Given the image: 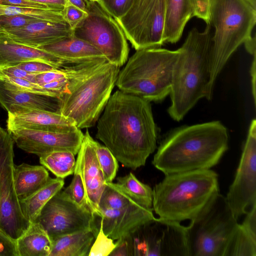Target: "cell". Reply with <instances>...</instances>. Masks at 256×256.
Here are the masks:
<instances>
[{
    "label": "cell",
    "instance_id": "cell-1",
    "mask_svg": "<svg viewBox=\"0 0 256 256\" xmlns=\"http://www.w3.org/2000/svg\"><path fill=\"white\" fill-rule=\"evenodd\" d=\"M98 120L96 138L117 160L135 170L156 148L157 128L150 102L120 90L111 94Z\"/></svg>",
    "mask_w": 256,
    "mask_h": 256
},
{
    "label": "cell",
    "instance_id": "cell-2",
    "mask_svg": "<svg viewBox=\"0 0 256 256\" xmlns=\"http://www.w3.org/2000/svg\"><path fill=\"white\" fill-rule=\"evenodd\" d=\"M228 146L227 128L219 121L182 126L162 142L152 163L164 175L210 169Z\"/></svg>",
    "mask_w": 256,
    "mask_h": 256
},
{
    "label": "cell",
    "instance_id": "cell-3",
    "mask_svg": "<svg viewBox=\"0 0 256 256\" xmlns=\"http://www.w3.org/2000/svg\"><path fill=\"white\" fill-rule=\"evenodd\" d=\"M67 89L59 112L80 128L94 126L116 85L120 67L106 58L69 66Z\"/></svg>",
    "mask_w": 256,
    "mask_h": 256
},
{
    "label": "cell",
    "instance_id": "cell-4",
    "mask_svg": "<svg viewBox=\"0 0 256 256\" xmlns=\"http://www.w3.org/2000/svg\"><path fill=\"white\" fill-rule=\"evenodd\" d=\"M211 24L200 32L193 28L179 48L173 70L171 104L168 110L174 120H181L202 98L210 100Z\"/></svg>",
    "mask_w": 256,
    "mask_h": 256
},
{
    "label": "cell",
    "instance_id": "cell-5",
    "mask_svg": "<svg viewBox=\"0 0 256 256\" xmlns=\"http://www.w3.org/2000/svg\"><path fill=\"white\" fill-rule=\"evenodd\" d=\"M218 180L211 169L165 175L152 188V210L161 218L180 223L191 220L220 193Z\"/></svg>",
    "mask_w": 256,
    "mask_h": 256
},
{
    "label": "cell",
    "instance_id": "cell-6",
    "mask_svg": "<svg viewBox=\"0 0 256 256\" xmlns=\"http://www.w3.org/2000/svg\"><path fill=\"white\" fill-rule=\"evenodd\" d=\"M210 24L214 28L212 37L210 88L228 60L242 44L252 37L256 8L246 0H210Z\"/></svg>",
    "mask_w": 256,
    "mask_h": 256
},
{
    "label": "cell",
    "instance_id": "cell-7",
    "mask_svg": "<svg viewBox=\"0 0 256 256\" xmlns=\"http://www.w3.org/2000/svg\"><path fill=\"white\" fill-rule=\"evenodd\" d=\"M179 54V48L137 50L120 71L116 85L119 90L150 102H162L170 92L174 67Z\"/></svg>",
    "mask_w": 256,
    "mask_h": 256
},
{
    "label": "cell",
    "instance_id": "cell-8",
    "mask_svg": "<svg viewBox=\"0 0 256 256\" xmlns=\"http://www.w3.org/2000/svg\"><path fill=\"white\" fill-rule=\"evenodd\" d=\"M186 226L188 256H224L238 223L220 193Z\"/></svg>",
    "mask_w": 256,
    "mask_h": 256
},
{
    "label": "cell",
    "instance_id": "cell-9",
    "mask_svg": "<svg viewBox=\"0 0 256 256\" xmlns=\"http://www.w3.org/2000/svg\"><path fill=\"white\" fill-rule=\"evenodd\" d=\"M86 12L73 30V35L94 46L108 62L122 66L127 61L129 48L120 25L98 2L86 0Z\"/></svg>",
    "mask_w": 256,
    "mask_h": 256
},
{
    "label": "cell",
    "instance_id": "cell-10",
    "mask_svg": "<svg viewBox=\"0 0 256 256\" xmlns=\"http://www.w3.org/2000/svg\"><path fill=\"white\" fill-rule=\"evenodd\" d=\"M166 0H132L126 12L116 19L136 50L160 48Z\"/></svg>",
    "mask_w": 256,
    "mask_h": 256
},
{
    "label": "cell",
    "instance_id": "cell-11",
    "mask_svg": "<svg viewBox=\"0 0 256 256\" xmlns=\"http://www.w3.org/2000/svg\"><path fill=\"white\" fill-rule=\"evenodd\" d=\"M14 140L0 126V230L16 241L30 222L24 216L14 186Z\"/></svg>",
    "mask_w": 256,
    "mask_h": 256
},
{
    "label": "cell",
    "instance_id": "cell-12",
    "mask_svg": "<svg viewBox=\"0 0 256 256\" xmlns=\"http://www.w3.org/2000/svg\"><path fill=\"white\" fill-rule=\"evenodd\" d=\"M96 216L88 208L82 207L60 190L44 205L35 222L40 224L51 238L90 230L96 235L99 228Z\"/></svg>",
    "mask_w": 256,
    "mask_h": 256
},
{
    "label": "cell",
    "instance_id": "cell-13",
    "mask_svg": "<svg viewBox=\"0 0 256 256\" xmlns=\"http://www.w3.org/2000/svg\"><path fill=\"white\" fill-rule=\"evenodd\" d=\"M135 233L136 255L188 256L186 226L180 222L155 218Z\"/></svg>",
    "mask_w": 256,
    "mask_h": 256
},
{
    "label": "cell",
    "instance_id": "cell-14",
    "mask_svg": "<svg viewBox=\"0 0 256 256\" xmlns=\"http://www.w3.org/2000/svg\"><path fill=\"white\" fill-rule=\"evenodd\" d=\"M226 200L235 218L244 215L256 204V120L250 126L240 162Z\"/></svg>",
    "mask_w": 256,
    "mask_h": 256
},
{
    "label": "cell",
    "instance_id": "cell-15",
    "mask_svg": "<svg viewBox=\"0 0 256 256\" xmlns=\"http://www.w3.org/2000/svg\"><path fill=\"white\" fill-rule=\"evenodd\" d=\"M8 132L19 148L39 157L59 150L69 151L76 155L80 148L84 134L77 127L66 132L22 128Z\"/></svg>",
    "mask_w": 256,
    "mask_h": 256
},
{
    "label": "cell",
    "instance_id": "cell-16",
    "mask_svg": "<svg viewBox=\"0 0 256 256\" xmlns=\"http://www.w3.org/2000/svg\"><path fill=\"white\" fill-rule=\"evenodd\" d=\"M92 138L86 130L78 153L74 174H78L82 178L88 208L94 215L100 217V202L106 182L92 143Z\"/></svg>",
    "mask_w": 256,
    "mask_h": 256
},
{
    "label": "cell",
    "instance_id": "cell-17",
    "mask_svg": "<svg viewBox=\"0 0 256 256\" xmlns=\"http://www.w3.org/2000/svg\"><path fill=\"white\" fill-rule=\"evenodd\" d=\"M7 130L28 129L47 132H66L76 126L72 120L59 112L12 104L6 110Z\"/></svg>",
    "mask_w": 256,
    "mask_h": 256
},
{
    "label": "cell",
    "instance_id": "cell-18",
    "mask_svg": "<svg viewBox=\"0 0 256 256\" xmlns=\"http://www.w3.org/2000/svg\"><path fill=\"white\" fill-rule=\"evenodd\" d=\"M100 209L103 231L114 240L130 236L142 226L155 218L152 209L142 206L117 209Z\"/></svg>",
    "mask_w": 256,
    "mask_h": 256
},
{
    "label": "cell",
    "instance_id": "cell-19",
    "mask_svg": "<svg viewBox=\"0 0 256 256\" xmlns=\"http://www.w3.org/2000/svg\"><path fill=\"white\" fill-rule=\"evenodd\" d=\"M4 33L16 42L38 48L72 36L73 30L66 23L37 20Z\"/></svg>",
    "mask_w": 256,
    "mask_h": 256
},
{
    "label": "cell",
    "instance_id": "cell-20",
    "mask_svg": "<svg viewBox=\"0 0 256 256\" xmlns=\"http://www.w3.org/2000/svg\"><path fill=\"white\" fill-rule=\"evenodd\" d=\"M34 60L45 62L56 68L67 64L64 60L52 54L16 42L5 33L0 34V68Z\"/></svg>",
    "mask_w": 256,
    "mask_h": 256
},
{
    "label": "cell",
    "instance_id": "cell-21",
    "mask_svg": "<svg viewBox=\"0 0 256 256\" xmlns=\"http://www.w3.org/2000/svg\"><path fill=\"white\" fill-rule=\"evenodd\" d=\"M38 48L56 55L67 64H80L106 58L94 46L73 34Z\"/></svg>",
    "mask_w": 256,
    "mask_h": 256
},
{
    "label": "cell",
    "instance_id": "cell-22",
    "mask_svg": "<svg viewBox=\"0 0 256 256\" xmlns=\"http://www.w3.org/2000/svg\"><path fill=\"white\" fill-rule=\"evenodd\" d=\"M60 100L48 96L18 90L0 80V104L6 110L12 104L59 112Z\"/></svg>",
    "mask_w": 256,
    "mask_h": 256
},
{
    "label": "cell",
    "instance_id": "cell-23",
    "mask_svg": "<svg viewBox=\"0 0 256 256\" xmlns=\"http://www.w3.org/2000/svg\"><path fill=\"white\" fill-rule=\"evenodd\" d=\"M192 0H166L163 41L174 44L182 37L184 27L193 16Z\"/></svg>",
    "mask_w": 256,
    "mask_h": 256
},
{
    "label": "cell",
    "instance_id": "cell-24",
    "mask_svg": "<svg viewBox=\"0 0 256 256\" xmlns=\"http://www.w3.org/2000/svg\"><path fill=\"white\" fill-rule=\"evenodd\" d=\"M14 178L17 196L19 200H22L42 187L50 177L43 166L22 163L14 164Z\"/></svg>",
    "mask_w": 256,
    "mask_h": 256
},
{
    "label": "cell",
    "instance_id": "cell-25",
    "mask_svg": "<svg viewBox=\"0 0 256 256\" xmlns=\"http://www.w3.org/2000/svg\"><path fill=\"white\" fill-rule=\"evenodd\" d=\"M96 236L94 232L85 230L51 238L49 256H88Z\"/></svg>",
    "mask_w": 256,
    "mask_h": 256
},
{
    "label": "cell",
    "instance_id": "cell-26",
    "mask_svg": "<svg viewBox=\"0 0 256 256\" xmlns=\"http://www.w3.org/2000/svg\"><path fill=\"white\" fill-rule=\"evenodd\" d=\"M16 243L18 256H49L52 240L41 225L34 222Z\"/></svg>",
    "mask_w": 256,
    "mask_h": 256
},
{
    "label": "cell",
    "instance_id": "cell-27",
    "mask_svg": "<svg viewBox=\"0 0 256 256\" xmlns=\"http://www.w3.org/2000/svg\"><path fill=\"white\" fill-rule=\"evenodd\" d=\"M64 178H50L42 187L28 196L20 200L22 212L30 222H34L42 208L58 192L62 190Z\"/></svg>",
    "mask_w": 256,
    "mask_h": 256
},
{
    "label": "cell",
    "instance_id": "cell-28",
    "mask_svg": "<svg viewBox=\"0 0 256 256\" xmlns=\"http://www.w3.org/2000/svg\"><path fill=\"white\" fill-rule=\"evenodd\" d=\"M74 156L69 151H55L40 156V162L56 178H64L74 172Z\"/></svg>",
    "mask_w": 256,
    "mask_h": 256
},
{
    "label": "cell",
    "instance_id": "cell-29",
    "mask_svg": "<svg viewBox=\"0 0 256 256\" xmlns=\"http://www.w3.org/2000/svg\"><path fill=\"white\" fill-rule=\"evenodd\" d=\"M118 185L142 206L152 209L153 191L151 187L140 181L132 172L116 178Z\"/></svg>",
    "mask_w": 256,
    "mask_h": 256
},
{
    "label": "cell",
    "instance_id": "cell-30",
    "mask_svg": "<svg viewBox=\"0 0 256 256\" xmlns=\"http://www.w3.org/2000/svg\"><path fill=\"white\" fill-rule=\"evenodd\" d=\"M224 256H256V237L238 224Z\"/></svg>",
    "mask_w": 256,
    "mask_h": 256
},
{
    "label": "cell",
    "instance_id": "cell-31",
    "mask_svg": "<svg viewBox=\"0 0 256 256\" xmlns=\"http://www.w3.org/2000/svg\"><path fill=\"white\" fill-rule=\"evenodd\" d=\"M22 14L39 20L66 23L62 10L50 8L16 7L0 4V16Z\"/></svg>",
    "mask_w": 256,
    "mask_h": 256
},
{
    "label": "cell",
    "instance_id": "cell-32",
    "mask_svg": "<svg viewBox=\"0 0 256 256\" xmlns=\"http://www.w3.org/2000/svg\"><path fill=\"white\" fill-rule=\"evenodd\" d=\"M92 143L106 182H112L117 173L118 161L106 146L93 138Z\"/></svg>",
    "mask_w": 256,
    "mask_h": 256
},
{
    "label": "cell",
    "instance_id": "cell-33",
    "mask_svg": "<svg viewBox=\"0 0 256 256\" xmlns=\"http://www.w3.org/2000/svg\"><path fill=\"white\" fill-rule=\"evenodd\" d=\"M116 246V242L114 243L112 239L104 233L100 222L98 233L90 247L88 256H110Z\"/></svg>",
    "mask_w": 256,
    "mask_h": 256
},
{
    "label": "cell",
    "instance_id": "cell-34",
    "mask_svg": "<svg viewBox=\"0 0 256 256\" xmlns=\"http://www.w3.org/2000/svg\"><path fill=\"white\" fill-rule=\"evenodd\" d=\"M0 80L6 85L18 90L54 97L50 92L40 85L24 79L0 76Z\"/></svg>",
    "mask_w": 256,
    "mask_h": 256
},
{
    "label": "cell",
    "instance_id": "cell-35",
    "mask_svg": "<svg viewBox=\"0 0 256 256\" xmlns=\"http://www.w3.org/2000/svg\"><path fill=\"white\" fill-rule=\"evenodd\" d=\"M64 191L78 205L82 207L88 208L86 200L84 186L78 174H74L70 184L64 190Z\"/></svg>",
    "mask_w": 256,
    "mask_h": 256
},
{
    "label": "cell",
    "instance_id": "cell-36",
    "mask_svg": "<svg viewBox=\"0 0 256 256\" xmlns=\"http://www.w3.org/2000/svg\"><path fill=\"white\" fill-rule=\"evenodd\" d=\"M37 20L39 19L22 14L1 15L0 27L4 31L18 28Z\"/></svg>",
    "mask_w": 256,
    "mask_h": 256
},
{
    "label": "cell",
    "instance_id": "cell-37",
    "mask_svg": "<svg viewBox=\"0 0 256 256\" xmlns=\"http://www.w3.org/2000/svg\"><path fill=\"white\" fill-rule=\"evenodd\" d=\"M132 0H100L98 2L106 12L118 19L128 10Z\"/></svg>",
    "mask_w": 256,
    "mask_h": 256
},
{
    "label": "cell",
    "instance_id": "cell-38",
    "mask_svg": "<svg viewBox=\"0 0 256 256\" xmlns=\"http://www.w3.org/2000/svg\"><path fill=\"white\" fill-rule=\"evenodd\" d=\"M62 12L64 20L72 30L88 15L86 12L67 1Z\"/></svg>",
    "mask_w": 256,
    "mask_h": 256
},
{
    "label": "cell",
    "instance_id": "cell-39",
    "mask_svg": "<svg viewBox=\"0 0 256 256\" xmlns=\"http://www.w3.org/2000/svg\"><path fill=\"white\" fill-rule=\"evenodd\" d=\"M69 72V66L56 68L36 75V83L40 86L56 80L67 76Z\"/></svg>",
    "mask_w": 256,
    "mask_h": 256
},
{
    "label": "cell",
    "instance_id": "cell-40",
    "mask_svg": "<svg viewBox=\"0 0 256 256\" xmlns=\"http://www.w3.org/2000/svg\"><path fill=\"white\" fill-rule=\"evenodd\" d=\"M14 66L36 74L58 68L46 63L35 60L22 62Z\"/></svg>",
    "mask_w": 256,
    "mask_h": 256
},
{
    "label": "cell",
    "instance_id": "cell-41",
    "mask_svg": "<svg viewBox=\"0 0 256 256\" xmlns=\"http://www.w3.org/2000/svg\"><path fill=\"white\" fill-rule=\"evenodd\" d=\"M36 74L27 72L16 66L0 68V76L22 78L34 83H36L35 76Z\"/></svg>",
    "mask_w": 256,
    "mask_h": 256
},
{
    "label": "cell",
    "instance_id": "cell-42",
    "mask_svg": "<svg viewBox=\"0 0 256 256\" xmlns=\"http://www.w3.org/2000/svg\"><path fill=\"white\" fill-rule=\"evenodd\" d=\"M0 256H18L16 241L0 230Z\"/></svg>",
    "mask_w": 256,
    "mask_h": 256
},
{
    "label": "cell",
    "instance_id": "cell-43",
    "mask_svg": "<svg viewBox=\"0 0 256 256\" xmlns=\"http://www.w3.org/2000/svg\"><path fill=\"white\" fill-rule=\"evenodd\" d=\"M192 1L194 16L202 20L206 24H210V0H192Z\"/></svg>",
    "mask_w": 256,
    "mask_h": 256
},
{
    "label": "cell",
    "instance_id": "cell-44",
    "mask_svg": "<svg viewBox=\"0 0 256 256\" xmlns=\"http://www.w3.org/2000/svg\"><path fill=\"white\" fill-rule=\"evenodd\" d=\"M241 226L252 235L256 237V204L244 214Z\"/></svg>",
    "mask_w": 256,
    "mask_h": 256
},
{
    "label": "cell",
    "instance_id": "cell-45",
    "mask_svg": "<svg viewBox=\"0 0 256 256\" xmlns=\"http://www.w3.org/2000/svg\"><path fill=\"white\" fill-rule=\"evenodd\" d=\"M0 4L16 7L49 8L45 5L31 2L28 0H0Z\"/></svg>",
    "mask_w": 256,
    "mask_h": 256
},
{
    "label": "cell",
    "instance_id": "cell-46",
    "mask_svg": "<svg viewBox=\"0 0 256 256\" xmlns=\"http://www.w3.org/2000/svg\"><path fill=\"white\" fill-rule=\"evenodd\" d=\"M31 2L45 5L49 8L62 10L66 0H28Z\"/></svg>",
    "mask_w": 256,
    "mask_h": 256
},
{
    "label": "cell",
    "instance_id": "cell-47",
    "mask_svg": "<svg viewBox=\"0 0 256 256\" xmlns=\"http://www.w3.org/2000/svg\"><path fill=\"white\" fill-rule=\"evenodd\" d=\"M254 58L252 62L250 74L252 76V94L254 100V105L256 104V54L253 55Z\"/></svg>",
    "mask_w": 256,
    "mask_h": 256
},
{
    "label": "cell",
    "instance_id": "cell-48",
    "mask_svg": "<svg viewBox=\"0 0 256 256\" xmlns=\"http://www.w3.org/2000/svg\"><path fill=\"white\" fill-rule=\"evenodd\" d=\"M66 1L86 12V0H66Z\"/></svg>",
    "mask_w": 256,
    "mask_h": 256
},
{
    "label": "cell",
    "instance_id": "cell-49",
    "mask_svg": "<svg viewBox=\"0 0 256 256\" xmlns=\"http://www.w3.org/2000/svg\"><path fill=\"white\" fill-rule=\"evenodd\" d=\"M250 3L253 7L256 8V0H246Z\"/></svg>",
    "mask_w": 256,
    "mask_h": 256
},
{
    "label": "cell",
    "instance_id": "cell-50",
    "mask_svg": "<svg viewBox=\"0 0 256 256\" xmlns=\"http://www.w3.org/2000/svg\"><path fill=\"white\" fill-rule=\"evenodd\" d=\"M4 33V30H3L0 27V34Z\"/></svg>",
    "mask_w": 256,
    "mask_h": 256
},
{
    "label": "cell",
    "instance_id": "cell-51",
    "mask_svg": "<svg viewBox=\"0 0 256 256\" xmlns=\"http://www.w3.org/2000/svg\"><path fill=\"white\" fill-rule=\"evenodd\" d=\"M90 0V1H92V2H98L100 0Z\"/></svg>",
    "mask_w": 256,
    "mask_h": 256
}]
</instances>
